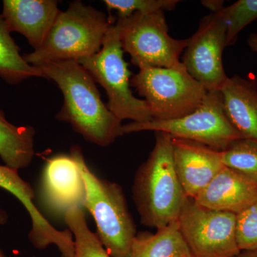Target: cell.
<instances>
[{
	"label": "cell",
	"mask_w": 257,
	"mask_h": 257,
	"mask_svg": "<svg viewBox=\"0 0 257 257\" xmlns=\"http://www.w3.org/2000/svg\"><path fill=\"white\" fill-rule=\"evenodd\" d=\"M37 67L63 94L64 104L57 119L69 123L87 141L101 147L124 135L122 121L104 104L95 81L82 65L76 61H62Z\"/></svg>",
	"instance_id": "obj_1"
},
{
	"label": "cell",
	"mask_w": 257,
	"mask_h": 257,
	"mask_svg": "<svg viewBox=\"0 0 257 257\" xmlns=\"http://www.w3.org/2000/svg\"><path fill=\"white\" fill-rule=\"evenodd\" d=\"M133 197L146 226L160 229L179 220L188 197L176 173L168 134L155 133V147L135 176Z\"/></svg>",
	"instance_id": "obj_2"
},
{
	"label": "cell",
	"mask_w": 257,
	"mask_h": 257,
	"mask_svg": "<svg viewBox=\"0 0 257 257\" xmlns=\"http://www.w3.org/2000/svg\"><path fill=\"white\" fill-rule=\"evenodd\" d=\"M110 21L106 15L82 2L74 1L60 11L48 36L38 50L23 58L35 67L48 62L77 61L101 50Z\"/></svg>",
	"instance_id": "obj_3"
},
{
	"label": "cell",
	"mask_w": 257,
	"mask_h": 257,
	"mask_svg": "<svg viewBox=\"0 0 257 257\" xmlns=\"http://www.w3.org/2000/svg\"><path fill=\"white\" fill-rule=\"evenodd\" d=\"M78 160L85 185L84 207L94 217L98 238L111 257H130L136 229L121 187L94 175L80 148Z\"/></svg>",
	"instance_id": "obj_4"
},
{
	"label": "cell",
	"mask_w": 257,
	"mask_h": 257,
	"mask_svg": "<svg viewBox=\"0 0 257 257\" xmlns=\"http://www.w3.org/2000/svg\"><path fill=\"white\" fill-rule=\"evenodd\" d=\"M130 85L145 98L152 119L171 120L190 114L202 104L207 89L187 72L182 62L175 67H145Z\"/></svg>",
	"instance_id": "obj_5"
},
{
	"label": "cell",
	"mask_w": 257,
	"mask_h": 257,
	"mask_svg": "<svg viewBox=\"0 0 257 257\" xmlns=\"http://www.w3.org/2000/svg\"><path fill=\"white\" fill-rule=\"evenodd\" d=\"M123 52L117 31L111 25L101 50L77 62L105 89L108 97L106 106L116 117L121 121L130 119L133 122H148L152 120L151 111L146 101L134 96L130 89L132 73Z\"/></svg>",
	"instance_id": "obj_6"
},
{
	"label": "cell",
	"mask_w": 257,
	"mask_h": 257,
	"mask_svg": "<svg viewBox=\"0 0 257 257\" xmlns=\"http://www.w3.org/2000/svg\"><path fill=\"white\" fill-rule=\"evenodd\" d=\"M143 131L167 133L172 138L196 142L219 152L243 138L225 113L220 91L208 92L202 104L183 117L123 125L124 135Z\"/></svg>",
	"instance_id": "obj_7"
},
{
	"label": "cell",
	"mask_w": 257,
	"mask_h": 257,
	"mask_svg": "<svg viewBox=\"0 0 257 257\" xmlns=\"http://www.w3.org/2000/svg\"><path fill=\"white\" fill-rule=\"evenodd\" d=\"M123 51L139 68L175 67L180 63L187 40H177L169 35L164 11L135 13L118 18L114 25Z\"/></svg>",
	"instance_id": "obj_8"
},
{
	"label": "cell",
	"mask_w": 257,
	"mask_h": 257,
	"mask_svg": "<svg viewBox=\"0 0 257 257\" xmlns=\"http://www.w3.org/2000/svg\"><path fill=\"white\" fill-rule=\"evenodd\" d=\"M178 221L193 257H231L241 251L233 213L208 209L187 198Z\"/></svg>",
	"instance_id": "obj_9"
},
{
	"label": "cell",
	"mask_w": 257,
	"mask_h": 257,
	"mask_svg": "<svg viewBox=\"0 0 257 257\" xmlns=\"http://www.w3.org/2000/svg\"><path fill=\"white\" fill-rule=\"evenodd\" d=\"M226 38V22L218 13L204 17L197 31L187 39L182 63L208 92L220 91L228 78L222 62Z\"/></svg>",
	"instance_id": "obj_10"
},
{
	"label": "cell",
	"mask_w": 257,
	"mask_h": 257,
	"mask_svg": "<svg viewBox=\"0 0 257 257\" xmlns=\"http://www.w3.org/2000/svg\"><path fill=\"white\" fill-rule=\"evenodd\" d=\"M79 149L72 147L70 155L55 157L45 166L42 195L47 207L55 212L64 214L72 208L84 207L86 191Z\"/></svg>",
	"instance_id": "obj_11"
},
{
	"label": "cell",
	"mask_w": 257,
	"mask_h": 257,
	"mask_svg": "<svg viewBox=\"0 0 257 257\" xmlns=\"http://www.w3.org/2000/svg\"><path fill=\"white\" fill-rule=\"evenodd\" d=\"M0 188L15 196L28 211L32 219V230L29 236L34 246L40 249L54 244L62 257H73L74 241L69 231H60L52 226L38 211L33 200L35 192L30 184L19 175L18 170L0 165Z\"/></svg>",
	"instance_id": "obj_12"
},
{
	"label": "cell",
	"mask_w": 257,
	"mask_h": 257,
	"mask_svg": "<svg viewBox=\"0 0 257 257\" xmlns=\"http://www.w3.org/2000/svg\"><path fill=\"white\" fill-rule=\"evenodd\" d=\"M176 173L186 195L195 199L224 167L220 152L201 143L172 138Z\"/></svg>",
	"instance_id": "obj_13"
},
{
	"label": "cell",
	"mask_w": 257,
	"mask_h": 257,
	"mask_svg": "<svg viewBox=\"0 0 257 257\" xmlns=\"http://www.w3.org/2000/svg\"><path fill=\"white\" fill-rule=\"evenodd\" d=\"M60 13L55 0H5L2 16L10 32L22 34L37 50L43 45Z\"/></svg>",
	"instance_id": "obj_14"
},
{
	"label": "cell",
	"mask_w": 257,
	"mask_h": 257,
	"mask_svg": "<svg viewBox=\"0 0 257 257\" xmlns=\"http://www.w3.org/2000/svg\"><path fill=\"white\" fill-rule=\"evenodd\" d=\"M194 200L208 209L237 214L257 201V182L224 167Z\"/></svg>",
	"instance_id": "obj_15"
},
{
	"label": "cell",
	"mask_w": 257,
	"mask_h": 257,
	"mask_svg": "<svg viewBox=\"0 0 257 257\" xmlns=\"http://www.w3.org/2000/svg\"><path fill=\"white\" fill-rule=\"evenodd\" d=\"M230 122L243 138L257 141V82L239 75L228 77L220 89Z\"/></svg>",
	"instance_id": "obj_16"
},
{
	"label": "cell",
	"mask_w": 257,
	"mask_h": 257,
	"mask_svg": "<svg viewBox=\"0 0 257 257\" xmlns=\"http://www.w3.org/2000/svg\"><path fill=\"white\" fill-rule=\"evenodd\" d=\"M130 257H193L184 240L179 221H174L157 232L140 233L133 241Z\"/></svg>",
	"instance_id": "obj_17"
},
{
	"label": "cell",
	"mask_w": 257,
	"mask_h": 257,
	"mask_svg": "<svg viewBox=\"0 0 257 257\" xmlns=\"http://www.w3.org/2000/svg\"><path fill=\"white\" fill-rule=\"evenodd\" d=\"M35 135L32 126L11 124L0 109V157L5 165L19 170L31 164Z\"/></svg>",
	"instance_id": "obj_18"
},
{
	"label": "cell",
	"mask_w": 257,
	"mask_h": 257,
	"mask_svg": "<svg viewBox=\"0 0 257 257\" xmlns=\"http://www.w3.org/2000/svg\"><path fill=\"white\" fill-rule=\"evenodd\" d=\"M6 22L0 15V77L17 84L32 77H44L41 69L28 64L20 53Z\"/></svg>",
	"instance_id": "obj_19"
},
{
	"label": "cell",
	"mask_w": 257,
	"mask_h": 257,
	"mask_svg": "<svg viewBox=\"0 0 257 257\" xmlns=\"http://www.w3.org/2000/svg\"><path fill=\"white\" fill-rule=\"evenodd\" d=\"M64 221L74 235L73 257H111L95 233L88 227L82 208L74 207L64 214Z\"/></svg>",
	"instance_id": "obj_20"
},
{
	"label": "cell",
	"mask_w": 257,
	"mask_h": 257,
	"mask_svg": "<svg viewBox=\"0 0 257 257\" xmlns=\"http://www.w3.org/2000/svg\"><path fill=\"white\" fill-rule=\"evenodd\" d=\"M224 167L257 182V141L241 138L220 152Z\"/></svg>",
	"instance_id": "obj_21"
},
{
	"label": "cell",
	"mask_w": 257,
	"mask_h": 257,
	"mask_svg": "<svg viewBox=\"0 0 257 257\" xmlns=\"http://www.w3.org/2000/svg\"><path fill=\"white\" fill-rule=\"evenodd\" d=\"M220 14L226 24V47L236 43L239 32L257 19V0H239L224 7Z\"/></svg>",
	"instance_id": "obj_22"
},
{
	"label": "cell",
	"mask_w": 257,
	"mask_h": 257,
	"mask_svg": "<svg viewBox=\"0 0 257 257\" xmlns=\"http://www.w3.org/2000/svg\"><path fill=\"white\" fill-rule=\"evenodd\" d=\"M179 0H104L108 9L116 10L119 18L131 16L135 13H153L175 10Z\"/></svg>",
	"instance_id": "obj_23"
},
{
	"label": "cell",
	"mask_w": 257,
	"mask_h": 257,
	"mask_svg": "<svg viewBox=\"0 0 257 257\" xmlns=\"http://www.w3.org/2000/svg\"><path fill=\"white\" fill-rule=\"evenodd\" d=\"M236 234L240 251H257V201L236 214Z\"/></svg>",
	"instance_id": "obj_24"
},
{
	"label": "cell",
	"mask_w": 257,
	"mask_h": 257,
	"mask_svg": "<svg viewBox=\"0 0 257 257\" xmlns=\"http://www.w3.org/2000/svg\"><path fill=\"white\" fill-rule=\"evenodd\" d=\"M201 3L204 8L211 10L214 14L219 13L224 8V1L222 0H203Z\"/></svg>",
	"instance_id": "obj_25"
},
{
	"label": "cell",
	"mask_w": 257,
	"mask_h": 257,
	"mask_svg": "<svg viewBox=\"0 0 257 257\" xmlns=\"http://www.w3.org/2000/svg\"><path fill=\"white\" fill-rule=\"evenodd\" d=\"M247 43L251 50L257 53V34L252 33L248 37Z\"/></svg>",
	"instance_id": "obj_26"
},
{
	"label": "cell",
	"mask_w": 257,
	"mask_h": 257,
	"mask_svg": "<svg viewBox=\"0 0 257 257\" xmlns=\"http://www.w3.org/2000/svg\"><path fill=\"white\" fill-rule=\"evenodd\" d=\"M231 257H257V251H241L238 254Z\"/></svg>",
	"instance_id": "obj_27"
},
{
	"label": "cell",
	"mask_w": 257,
	"mask_h": 257,
	"mask_svg": "<svg viewBox=\"0 0 257 257\" xmlns=\"http://www.w3.org/2000/svg\"><path fill=\"white\" fill-rule=\"evenodd\" d=\"M7 220H8V215H7L4 210L0 209V226L4 225L6 223ZM0 257H5L3 253L2 252L1 250H0Z\"/></svg>",
	"instance_id": "obj_28"
}]
</instances>
